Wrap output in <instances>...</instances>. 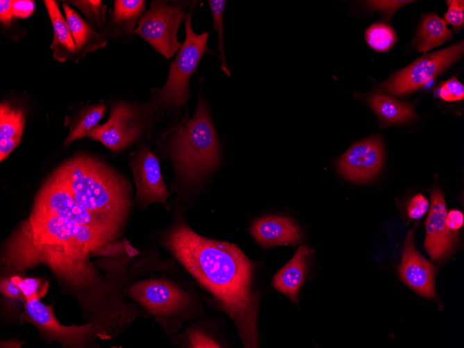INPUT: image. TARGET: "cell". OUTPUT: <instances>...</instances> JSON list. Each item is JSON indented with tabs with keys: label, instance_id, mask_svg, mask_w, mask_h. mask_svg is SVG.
Returning <instances> with one entry per match:
<instances>
[{
	"label": "cell",
	"instance_id": "1",
	"mask_svg": "<svg viewBox=\"0 0 464 348\" xmlns=\"http://www.w3.org/2000/svg\"><path fill=\"white\" fill-rule=\"evenodd\" d=\"M183 213H176L163 231L161 245L233 322L243 347H258L261 294L254 287L256 263L236 245L197 233Z\"/></svg>",
	"mask_w": 464,
	"mask_h": 348
},
{
	"label": "cell",
	"instance_id": "2",
	"mask_svg": "<svg viewBox=\"0 0 464 348\" xmlns=\"http://www.w3.org/2000/svg\"><path fill=\"white\" fill-rule=\"evenodd\" d=\"M81 206L122 230L132 206L129 181L97 158L79 155L52 175Z\"/></svg>",
	"mask_w": 464,
	"mask_h": 348
},
{
	"label": "cell",
	"instance_id": "3",
	"mask_svg": "<svg viewBox=\"0 0 464 348\" xmlns=\"http://www.w3.org/2000/svg\"><path fill=\"white\" fill-rule=\"evenodd\" d=\"M167 154L176 174L174 191L185 200L219 165L220 147L208 106L200 96L192 117L185 115L174 127Z\"/></svg>",
	"mask_w": 464,
	"mask_h": 348
},
{
	"label": "cell",
	"instance_id": "4",
	"mask_svg": "<svg viewBox=\"0 0 464 348\" xmlns=\"http://www.w3.org/2000/svg\"><path fill=\"white\" fill-rule=\"evenodd\" d=\"M175 263L173 258L163 262L160 275L139 280L124 289L125 294L154 317L169 337L204 313L193 283L181 275Z\"/></svg>",
	"mask_w": 464,
	"mask_h": 348
},
{
	"label": "cell",
	"instance_id": "5",
	"mask_svg": "<svg viewBox=\"0 0 464 348\" xmlns=\"http://www.w3.org/2000/svg\"><path fill=\"white\" fill-rule=\"evenodd\" d=\"M117 238L108 231L81 224L68 216L33 206L29 217L20 224L7 244L52 247L90 256Z\"/></svg>",
	"mask_w": 464,
	"mask_h": 348
},
{
	"label": "cell",
	"instance_id": "6",
	"mask_svg": "<svg viewBox=\"0 0 464 348\" xmlns=\"http://www.w3.org/2000/svg\"><path fill=\"white\" fill-rule=\"evenodd\" d=\"M191 18V12L185 16V39L170 65L165 85L153 92V104L156 108H178L186 103L190 98V78L196 72L201 57L209 51V33L196 34L192 28Z\"/></svg>",
	"mask_w": 464,
	"mask_h": 348
},
{
	"label": "cell",
	"instance_id": "7",
	"mask_svg": "<svg viewBox=\"0 0 464 348\" xmlns=\"http://www.w3.org/2000/svg\"><path fill=\"white\" fill-rule=\"evenodd\" d=\"M185 16L180 4L154 1L131 33L140 35L156 52L170 58L182 45L177 39V31Z\"/></svg>",
	"mask_w": 464,
	"mask_h": 348
},
{
	"label": "cell",
	"instance_id": "8",
	"mask_svg": "<svg viewBox=\"0 0 464 348\" xmlns=\"http://www.w3.org/2000/svg\"><path fill=\"white\" fill-rule=\"evenodd\" d=\"M463 51L464 42L461 41L445 49L424 55L384 82L383 87L392 95L410 93L442 72Z\"/></svg>",
	"mask_w": 464,
	"mask_h": 348
},
{
	"label": "cell",
	"instance_id": "9",
	"mask_svg": "<svg viewBox=\"0 0 464 348\" xmlns=\"http://www.w3.org/2000/svg\"><path fill=\"white\" fill-rule=\"evenodd\" d=\"M146 128L141 110L131 103L119 101L115 103L108 119L89 132L87 137L99 141L113 153H117L133 144Z\"/></svg>",
	"mask_w": 464,
	"mask_h": 348
},
{
	"label": "cell",
	"instance_id": "10",
	"mask_svg": "<svg viewBox=\"0 0 464 348\" xmlns=\"http://www.w3.org/2000/svg\"><path fill=\"white\" fill-rule=\"evenodd\" d=\"M130 166L140 208L144 210L153 203H158L169 210V193L162 176L158 157L147 147L142 148L133 154Z\"/></svg>",
	"mask_w": 464,
	"mask_h": 348
},
{
	"label": "cell",
	"instance_id": "11",
	"mask_svg": "<svg viewBox=\"0 0 464 348\" xmlns=\"http://www.w3.org/2000/svg\"><path fill=\"white\" fill-rule=\"evenodd\" d=\"M383 150L381 141L372 137L353 144L338 160L337 169L354 183L372 180L381 170Z\"/></svg>",
	"mask_w": 464,
	"mask_h": 348
},
{
	"label": "cell",
	"instance_id": "12",
	"mask_svg": "<svg viewBox=\"0 0 464 348\" xmlns=\"http://www.w3.org/2000/svg\"><path fill=\"white\" fill-rule=\"evenodd\" d=\"M430 196L424 247L433 260L440 261L454 251L459 236L458 231H450L446 226L447 207L442 190L435 187Z\"/></svg>",
	"mask_w": 464,
	"mask_h": 348
},
{
	"label": "cell",
	"instance_id": "13",
	"mask_svg": "<svg viewBox=\"0 0 464 348\" xmlns=\"http://www.w3.org/2000/svg\"><path fill=\"white\" fill-rule=\"evenodd\" d=\"M39 298L38 295H35L26 299L24 308L27 318L51 339L67 347L83 345L92 330V324L63 326L56 319L52 306L42 304Z\"/></svg>",
	"mask_w": 464,
	"mask_h": 348
},
{
	"label": "cell",
	"instance_id": "14",
	"mask_svg": "<svg viewBox=\"0 0 464 348\" xmlns=\"http://www.w3.org/2000/svg\"><path fill=\"white\" fill-rule=\"evenodd\" d=\"M413 231L406 237L398 272L401 279L419 295L433 298L434 268L432 264L417 251L414 245Z\"/></svg>",
	"mask_w": 464,
	"mask_h": 348
},
{
	"label": "cell",
	"instance_id": "15",
	"mask_svg": "<svg viewBox=\"0 0 464 348\" xmlns=\"http://www.w3.org/2000/svg\"><path fill=\"white\" fill-rule=\"evenodd\" d=\"M249 231L255 240L264 248L295 245L302 238L299 227L292 219L277 215L256 219Z\"/></svg>",
	"mask_w": 464,
	"mask_h": 348
},
{
	"label": "cell",
	"instance_id": "16",
	"mask_svg": "<svg viewBox=\"0 0 464 348\" xmlns=\"http://www.w3.org/2000/svg\"><path fill=\"white\" fill-rule=\"evenodd\" d=\"M310 251L306 245L299 247L291 260L273 278L274 287L295 302L307 274Z\"/></svg>",
	"mask_w": 464,
	"mask_h": 348
},
{
	"label": "cell",
	"instance_id": "17",
	"mask_svg": "<svg viewBox=\"0 0 464 348\" xmlns=\"http://www.w3.org/2000/svg\"><path fill=\"white\" fill-rule=\"evenodd\" d=\"M62 4L65 19L76 47L75 62H78L90 52L105 47L106 39L84 20L68 3Z\"/></svg>",
	"mask_w": 464,
	"mask_h": 348
},
{
	"label": "cell",
	"instance_id": "18",
	"mask_svg": "<svg viewBox=\"0 0 464 348\" xmlns=\"http://www.w3.org/2000/svg\"><path fill=\"white\" fill-rule=\"evenodd\" d=\"M25 126L21 107L7 101L0 105V160H3L20 143Z\"/></svg>",
	"mask_w": 464,
	"mask_h": 348
},
{
	"label": "cell",
	"instance_id": "19",
	"mask_svg": "<svg viewBox=\"0 0 464 348\" xmlns=\"http://www.w3.org/2000/svg\"><path fill=\"white\" fill-rule=\"evenodd\" d=\"M43 3L49 16L53 33L50 48L53 58L58 62L75 61L76 47L66 19L62 15L58 3L44 0Z\"/></svg>",
	"mask_w": 464,
	"mask_h": 348
},
{
	"label": "cell",
	"instance_id": "20",
	"mask_svg": "<svg viewBox=\"0 0 464 348\" xmlns=\"http://www.w3.org/2000/svg\"><path fill=\"white\" fill-rule=\"evenodd\" d=\"M452 38L453 32L447 28L443 19L430 13L422 19L414 44L419 51L426 53Z\"/></svg>",
	"mask_w": 464,
	"mask_h": 348
},
{
	"label": "cell",
	"instance_id": "21",
	"mask_svg": "<svg viewBox=\"0 0 464 348\" xmlns=\"http://www.w3.org/2000/svg\"><path fill=\"white\" fill-rule=\"evenodd\" d=\"M367 103L379 117L388 123H401L415 117L413 107L404 101L378 92L370 94Z\"/></svg>",
	"mask_w": 464,
	"mask_h": 348
},
{
	"label": "cell",
	"instance_id": "22",
	"mask_svg": "<svg viewBox=\"0 0 464 348\" xmlns=\"http://www.w3.org/2000/svg\"><path fill=\"white\" fill-rule=\"evenodd\" d=\"M146 3L142 0H116L111 16V24L118 33H131L144 15Z\"/></svg>",
	"mask_w": 464,
	"mask_h": 348
},
{
	"label": "cell",
	"instance_id": "23",
	"mask_svg": "<svg viewBox=\"0 0 464 348\" xmlns=\"http://www.w3.org/2000/svg\"><path fill=\"white\" fill-rule=\"evenodd\" d=\"M106 110V106L103 103L91 105L81 110L72 125L64 145L68 147L73 142L87 136L99 125Z\"/></svg>",
	"mask_w": 464,
	"mask_h": 348
},
{
	"label": "cell",
	"instance_id": "24",
	"mask_svg": "<svg viewBox=\"0 0 464 348\" xmlns=\"http://www.w3.org/2000/svg\"><path fill=\"white\" fill-rule=\"evenodd\" d=\"M64 1L77 8L82 13L89 24L98 31L99 30L101 33H103L102 30L107 19V6L103 4L102 1L72 0Z\"/></svg>",
	"mask_w": 464,
	"mask_h": 348
},
{
	"label": "cell",
	"instance_id": "25",
	"mask_svg": "<svg viewBox=\"0 0 464 348\" xmlns=\"http://www.w3.org/2000/svg\"><path fill=\"white\" fill-rule=\"evenodd\" d=\"M368 45L379 52L388 51L396 42L395 31L385 24H374L365 31Z\"/></svg>",
	"mask_w": 464,
	"mask_h": 348
},
{
	"label": "cell",
	"instance_id": "26",
	"mask_svg": "<svg viewBox=\"0 0 464 348\" xmlns=\"http://www.w3.org/2000/svg\"><path fill=\"white\" fill-rule=\"evenodd\" d=\"M213 17V28L218 34V44L216 51H219V58L222 61L221 69L229 76L231 73L227 65L223 45L222 16L226 1L224 0H210L208 1Z\"/></svg>",
	"mask_w": 464,
	"mask_h": 348
},
{
	"label": "cell",
	"instance_id": "27",
	"mask_svg": "<svg viewBox=\"0 0 464 348\" xmlns=\"http://www.w3.org/2000/svg\"><path fill=\"white\" fill-rule=\"evenodd\" d=\"M438 94L447 101H459L464 98V86L456 76H453L440 85Z\"/></svg>",
	"mask_w": 464,
	"mask_h": 348
},
{
	"label": "cell",
	"instance_id": "28",
	"mask_svg": "<svg viewBox=\"0 0 464 348\" xmlns=\"http://www.w3.org/2000/svg\"><path fill=\"white\" fill-rule=\"evenodd\" d=\"M447 3L448 8L443 20L447 24H449L456 30H458L464 23V1L463 0H449L447 1Z\"/></svg>",
	"mask_w": 464,
	"mask_h": 348
},
{
	"label": "cell",
	"instance_id": "29",
	"mask_svg": "<svg viewBox=\"0 0 464 348\" xmlns=\"http://www.w3.org/2000/svg\"><path fill=\"white\" fill-rule=\"evenodd\" d=\"M429 200L422 194L413 196L407 204V213L410 218L418 219L422 217L429 208Z\"/></svg>",
	"mask_w": 464,
	"mask_h": 348
},
{
	"label": "cell",
	"instance_id": "30",
	"mask_svg": "<svg viewBox=\"0 0 464 348\" xmlns=\"http://www.w3.org/2000/svg\"><path fill=\"white\" fill-rule=\"evenodd\" d=\"M412 2L411 1H366L365 3L372 10L382 11L387 17L391 15L400 7Z\"/></svg>",
	"mask_w": 464,
	"mask_h": 348
},
{
	"label": "cell",
	"instance_id": "31",
	"mask_svg": "<svg viewBox=\"0 0 464 348\" xmlns=\"http://www.w3.org/2000/svg\"><path fill=\"white\" fill-rule=\"evenodd\" d=\"M10 279L19 286L25 297V299L35 295L40 297L38 292L40 285V281L39 279L33 278L23 279L18 276H13Z\"/></svg>",
	"mask_w": 464,
	"mask_h": 348
},
{
	"label": "cell",
	"instance_id": "32",
	"mask_svg": "<svg viewBox=\"0 0 464 348\" xmlns=\"http://www.w3.org/2000/svg\"><path fill=\"white\" fill-rule=\"evenodd\" d=\"M12 9L14 17L26 19L30 17L35 10L34 1L16 0L13 1Z\"/></svg>",
	"mask_w": 464,
	"mask_h": 348
},
{
	"label": "cell",
	"instance_id": "33",
	"mask_svg": "<svg viewBox=\"0 0 464 348\" xmlns=\"http://www.w3.org/2000/svg\"><path fill=\"white\" fill-rule=\"evenodd\" d=\"M1 292L9 299L22 300L25 298L19 286L10 278L1 280Z\"/></svg>",
	"mask_w": 464,
	"mask_h": 348
},
{
	"label": "cell",
	"instance_id": "34",
	"mask_svg": "<svg viewBox=\"0 0 464 348\" xmlns=\"http://www.w3.org/2000/svg\"><path fill=\"white\" fill-rule=\"evenodd\" d=\"M445 224L450 231H458L463 224V213L458 210H450L447 212Z\"/></svg>",
	"mask_w": 464,
	"mask_h": 348
},
{
	"label": "cell",
	"instance_id": "35",
	"mask_svg": "<svg viewBox=\"0 0 464 348\" xmlns=\"http://www.w3.org/2000/svg\"><path fill=\"white\" fill-rule=\"evenodd\" d=\"M13 0L0 1V21L4 26L10 25L14 18L12 9Z\"/></svg>",
	"mask_w": 464,
	"mask_h": 348
}]
</instances>
